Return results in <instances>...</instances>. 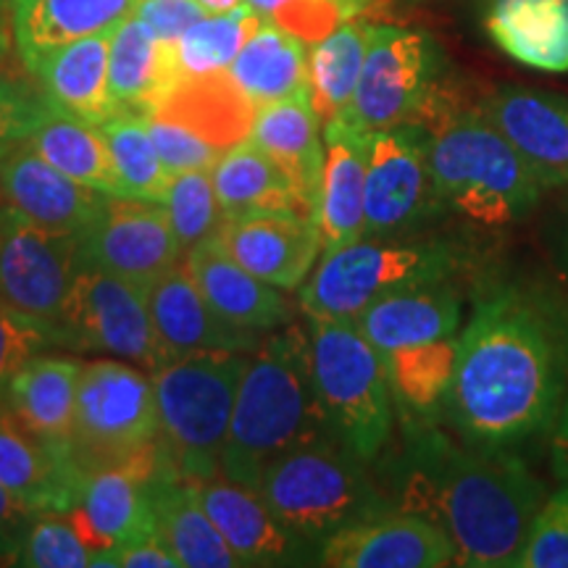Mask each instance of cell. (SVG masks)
I'll list each match as a JSON object with an SVG mask.
<instances>
[{
    "instance_id": "cell-1",
    "label": "cell",
    "mask_w": 568,
    "mask_h": 568,
    "mask_svg": "<svg viewBox=\"0 0 568 568\" xmlns=\"http://www.w3.org/2000/svg\"><path fill=\"white\" fill-rule=\"evenodd\" d=\"M566 397V351L548 314L514 287L479 301L445 408L460 437L485 450L518 445L552 429Z\"/></svg>"
},
{
    "instance_id": "cell-2",
    "label": "cell",
    "mask_w": 568,
    "mask_h": 568,
    "mask_svg": "<svg viewBox=\"0 0 568 568\" xmlns=\"http://www.w3.org/2000/svg\"><path fill=\"white\" fill-rule=\"evenodd\" d=\"M400 510L435 521L456 545V566L518 568L545 485L500 450L458 445L429 422H406L389 464Z\"/></svg>"
},
{
    "instance_id": "cell-3",
    "label": "cell",
    "mask_w": 568,
    "mask_h": 568,
    "mask_svg": "<svg viewBox=\"0 0 568 568\" xmlns=\"http://www.w3.org/2000/svg\"><path fill=\"white\" fill-rule=\"evenodd\" d=\"M324 435L329 432L316 397L308 329L287 324L247 358L222 453V477L258 489L272 460Z\"/></svg>"
},
{
    "instance_id": "cell-4",
    "label": "cell",
    "mask_w": 568,
    "mask_h": 568,
    "mask_svg": "<svg viewBox=\"0 0 568 568\" xmlns=\"http://www.w3.org/2000/svg\"><path fill=\"white\" fill-rule=\"evenodd\" d=\"M418 124L429 132L432 172L445 209L479 226L514 224L535 209L545 187L479 105L458 103L443 88Z\"/></svg>"
},
{
    "instance_id": "cell-5",
    "label": "cell",
    "mask_w": 568,
    "mask_h": 568,
    "mask_svg": "<svg viewBox=\"0 0 568 568\" xmlns=\"http://www.w3.org/2000/svg\"><path fill=\"white\" fill-rule=\"evenodd\" d=\"M366 466L324 435L272 460L261 474L258 495L284 527L318 550L335 531L397 508Z\"/></svg>"
},
{
    "instance_id": "cell-6",
    "label": "cell",
    "mask_w": 568,
    "mask_h": 568,
    "mask_svg": "<svg viewBox=\"0 0 568 568\" xmlns=\"http://www.w3.org/2000/svg\"><path fill=\"white\" fill-rule=\"evenodd\" d=\"M311 366L326 432L364 464L393 437L395 400L382 353L353 322L308 318Z\"/></svg>"
},
{
    "instance_id": "cell-7",
    "label": "cell",
    "mask_w": 568,
    "mask_h": 568,
    "mask_svg": "<svg viewBox=\"0 0 568 568\" xmlns=\"http://www.w3.org/2000/svg\"><path fill=\"white\" fill-rule=\"evenodd\" d=\"M251 353L209 351L153 372L161 445L182 477H222V453Z\"/></svg>"
},
{
    "instance_id": "cell-8",
    "label": "cell",
    "mask_w": 568,
    "mask_h": 568,
    "mask_svg": "<svg viewBox=\"0 0 568 568\" xmlns=\"http://www.w3.org/2000/svg\"><path fill=\"white\" fill-rule=\"evenodd\" d=\"M460 253L443 240L382 243L379 237L324 253L305 280L301 311L305 318L353 322L374 301L416 284L445 282L460 268Z\"/></svg>"
},
{
    "instance_id": "cell-9",
    "label": "cell",
    "mask_w": 568,
    "mask_h": 568,
    "mask_svg": "<svg viewBox=\"0 0 568 568\" xmlns=\"http://www.w3.org/2000/svg\"><path fill=\"white\" fill-rule=\"evenodd\" d=\"M71 450L84 471L153 460L161 418L153 376L119 358L88 361L77 389Z\"/></svg>"
},
{
    "instance_id": "cell-10",
    "label": "cell",
    "mask_w": 568,
    "mask_h": 568,
    "mask_svg": "<svg viewBox=\"0 0 568 568\" xmlns=\"http://www.w3.org/2000/svg\"><path fill=\"white\" fill-rule=\"evenodd\" d=\"M443 90V51L429 32L376 24L343 119L366 132L418 124Z\"/></svg>"
},
{
    "instance_id": "cell-11",
    "label": "cell",
    "mask_w": 568,
    "mask_h": 568,
    "mask_svg": "<svg viewBox=\"0 0 568 568\" xmlns=\"http://www.w3.org/2000/svg\"><path fill=\"white\" fill-rule=\"evenodd\" d=\"M55 326L61 351L130 361L148 374L169 364L145 293L101 268L82 264Z\"/></svg>"
},
{
    "instance_id": "cell-12",
    "label": "cell",
    "mask_w": 568,
    "mask_h": 568,
    "mask_svg": "<svg viewBox=\"0 0 568 568\" xmlns=\"http://www.w3.org/2000/svg\"><path fill=\"white\" fill-rule=\"evenodd\" d=\"M439 201L424 124H397L372 132L366 163V237L414 230Z\"/></svg>"
},
{
    "instance_id": "cell-13",
    "label": "cell",
    "mask_w": 568,
    "mask_h": 568,
    "mask_svg": "<svg viewBox=\"0 0 568 568\" xmlns=\"http://www.w3.org/2000/svg\"><path fill=\"white\" fill-rule=\"evenodd\" d=\"M80 268V234L42 230L0 203V305L55 324Z\"/></svg>"
},
{
    "instance_id": "cell-14",
    "label": "cell",
    "mask_w": 568,
    "mask_h": 568,
    "mask_svg": "<svg viewBox=\"0 0 568 568\" xmlns=\"http://www.w3.org/2000/svg\"><path fill=\"white\" fill-rule=\"evenodd\" d=\"M80 255L84 266L101 268L148 293L187 253L176 240L166 205L109 195L95 222L80 234Z\"/></svg>"
},
{
    "instance_id": "cell-15",
    "label": "cell",
    "mask_w": 568,
    "mask_h": 568,
    "mask_svg": "<svg viewBox=\"0 0 568 568\" xmlns=\"http://www.w3.org/2000/svg\"><path fill=\"white\" fill-rule=\"evenodd\" d=\"M161 456L163 445L153 460L98 468L88 477L69 518L90 545L92 566H111L119 550L155 537L151 477L159 471Z\"/></svg>"
},
{
    "instance_id": "cell-16",
    "label": "cell",
    "mask_w": 568,
    "mask_h": 568,
    "mask_svg": "<svg viewBox=\"0 0 568 568\" xmlns=\"http://www.w3.org/2000/svg\"><path fill=\"white\" fill-rule=\"evenodd\" d=\"M216 243L253 276L284 293L301 290L322 258L318 222L295 211H253L224 219Z\"/></svg>"
},
{
    "instance_id": "cell-17",
    "label": "cell",
    "mask_w": 568,
    "mask_h": 568,
    "mask_svg": "<svg viewBox=\"0 0 568 568\" xmlns=\"http://www.w3.org/2000/svg\"><path fill=\"white\" fill-rule=\"evenodd\" d=\"M329 568L456 566V545L429 518L389 510L335 531L318 545L316 564Z\"/></svg>"
},
{
    "instance_id": "cell-18",
    "label": "cell",
    "mask_w": 568,
    "mask_h": 568,
    "mask_svg": "<svg viewBox=\"0 0 568 568\" xmlns=\"http://www.w3.org/2000/svg\"><path fill=\"white\" fill-rule=\"evenodd\" d=\"M88 477L74 453L27 429L0 397V485L27 514H69Z\"/></svg>"
},
{
    "instance_id": "cell-19",
    "label": "cell",
    "mask_w": 568,
    "mask_h": 568,
    "mask_svg": "<svg viewBox=\"0 0 568 568\" xmlns=\"http://www.w3.org/2000/svg\"><path fill=\"white\" fill-rule=\"evenodd\" d=\"M205 514L222 531L240 566H305L316 564V548L293 535L272 514L258 489L226 477L195 481Z\"/></svg>"
},
{
    "instance_id": "cell-20",
    "label": "cell",
    "mask_w": 568,
    "mask_h": 568,
    "mask_svg": "<svg viewBox=\"0 0 568 568\" xmlns=\"http://www.w3.org/2000/svg\"><path fill=\"white\" fill-rule=\"evenodd\" d=\"M148 308L169 361L209 351L253 353L264 335L240 329L213 311L187 264H176L148 287Z\"/></svg>"
},
{
    "instance_id": "cell-21",
    "label": "cell",
    "mask_w": 568,
    "mask_h": 568,
    "mask_svg": "<svg viewBox=\"0 0 568 568\" xmlns=\"http://www.w3.org/2000/svg\"><path fill=\"white\" fill-rule=\"evenodd\" d=\"M479 109L521 153L545 190L568 184L566 95L503 84L481 98Z\"/></svg>"
},
{
    "instance_id": "cell-22",
    "label": "cell",
    "mask_w": 568,
    "mask_h": 568,
    "mask_svg": "<svg viewBox=\"0 0 568 568\" xmlns=\"http://www.w3.org/2000/svg\"><path fill=\"white\" fill-rule=\"evenodd\" d=\"M0 195L21 216L59 234H82L109 201L61 174L27 142L0 159Z\"/></svg>"
},
{
    "instance_id": "cell-23",
    "label": "cell",
    "mask_w": 568,
    "mask_h": 568,
    "mask_svg": "<svg viewBox=\"0 0 568 568\" xmlns=\"http://www.w3.org/2000/svg\"><path fill=\"white\" fill-rule=\"evenodd\" d=\"M372 132L347 119L324 124V172L318 197L322 255L366 237V163Z\"/></svg>"
},
{
    "instance_id": "cell-24",
    "label": "cell",
    "mask_w": 568,
    "mask_h": 568,
    "mask_svg": "<svg viewBox=\"0 0 568 568\" xmlns=\"http://www.w3.org/2000/svg\"><path fill=\"white\" fill-rule=\"evenodd\" d=\"M184 264L195 276L197 287H201L205 301L213 305V311L240 329L266 337L282 326L293 324L295 311L284 290L258 280L240 266L216 243V237L187 251Z\"/></svg>"
},
{
    "instance_id": "cell-25",
    "label": "cell",
    "mask_w": 568,
    "mask_h": 568,
    "mask_svg": "<svg viewBox=\"0 0 568 568\" xmlns=\"http://www.w3.org/2000/svg\"><path fill=\"white\" fill-rule=\"evenodd\" d=\"M182 80L176 45L163 42L138 13L111 34L109 95L113 113L151 116Z\"/></svg>"
},
{
    "instance_id": "cell-26",
    "label": "cell",
    "mask_w": 568,
    "mask_h": 568,
    "mask_svg": "<svg viewBox=\"0 0 568 568\" xmlns=\"http://www.w3.org/2000/svg\"><path fill=\"white\" fill-rule=\"evenodd\" d=\"M151 503L155 514V535L163 539L182 568H237L222 531L205 514L193 479L176 471L163 450L159 471L151 477Z\"/></svg>"
},
{
    "instance_id": "cell-27",
    "label": "cell",
    "mask_w": 568,
    "mask_h": 568,
    "mask_svg": "<svg viewBox=\"0 0 568 568\" xmlns=\"http://www.w3.org/2000/svg\"><path fill=\"white\" fill-rule=\"evenodd\" d=\"M251 140L280 163L295 184L311 219L318 222L324 172V124L308 92L261 105L255 111Z\"/></svg>"
},
{
    "instance_id": "cell-28",
    "label": "cell",
    "mask_w": 568,
    "mask_h": 568,
    "mask_svg": "<svg viewBox=\"0 0 568 568\" xmlns=\"http://www.w3.org/2000/svg\"><path fill=\"white\" fill-rule=\"evenodd\" d=\"M361 335L382 355L456 337L460 326V297L450 284L432 282L397 290L353 318Z\"/></svg>"
},
{
    "instance_id": "cell-29",
    "label": "cell",
    "mask_w": 568,
    "mask_h": 568,
    "mask_svg": "<svg viewBox=\"0 0 568 568\" xmlns=\"http://www.w3.org/2000/svg\"><path fill=\"white\" fill-rule=\"evenodd\" d=\"M82 368L84 361L71 355L40 353L13 374L0 397L27 429L45 443L71 450Z\"/></svg>"
},
{
    "instance_id": "cell-30",
    "label": "cell",
    "mask_w": 568,
    "mask_h": 568,
    "mask_svg": "<svg viewBox=\"0 0 568 568\" xmlns=\"http://www.w3.org/2000/svg\"><path fill=\"white\" fill-rule=\"evenodd\" d=\"M140 0H11L13 38L27 74L55 48L109 32Z\"/></svg>"
},
{
    "instance_id": "cell-31",
    "label": "cell",
    "mask_w": 568,
    "mask_h": 568,
    "mask_svg": "<svg viewBox=\"0 0 568 568\" xmlns=\"http://www.w3.org/2000/svg\"><path fill=\"white\" fill-rule=\"evenodd\" d=\"M113 30L67 42V45L48 53L30 71L53 109L98 126L113 116L109 95V53Z\"/></svg>"
},
{
    "instance_id": "cell-32",
    "label": "cell",
    "mask_w": 568,
    "mask_h": 568,
    "mask_svg": "<svg viewBox=\"0 0 568 568\" xmlns=\"http://www.w3.org/2000/svg\"><path fill=\"white\" fill-rule=\"evenodd\" d=\"M485 24L508 59L548 74L568 71V0H493Z\"/></svg>"
},
{
    "instance_id": "cell-33",
    "label": "cell",
    "mask_w": 568,
    "mask_h": 568,
    "mask_svg": "<svg viewBox=\"0 0 568 568\" xmlns=\"http://www.w3.org/2000/svg\"><path fill=\"white\" fill-rule=\"evenodd\" d=\"M255 111L258 105L237 88L230 71H219L205 77H182L155 113L201 134L219 151H230L251 138Z\"/></svg>"
},
{
    "instance_id": "cell-34",
    "label": "cell",
    "mask_w": 568,
    "mask_h": 568,
    "mask_svg": "<svg viewBox=\"0 0 568 568\" xmlns=\"http://www.w3.org/2000/svg\"><path fill=\"white\" fill-rule=\"evenodd\" d=\"M226 71L258 109L284 101L308 92V42L264 19Z\"/></svg>"
},
{
    "instance_id": "cell-35",
    "label": "cell",
    "mask_w": 568,
    "mask_h": 568,
    "mask_svg": "<svg viewBox=\"0 0 568 568\" xmlns=\"http://www.w3.org/2000/svg\"><path fill=\"white\" fill-rule=\"evenodd\" d=\"M211 180L224 219L253 211H295L311 219L293 180L251 138L224 151L213 166Z\"/></svg>"
},
{
    "instance_id": "cell-36",
    "label": "cell",
    "mask_w": 568,
    "mask_h": 568,
    "mask_svg": "<svg viewBox=\"0 0 568 568\" xmlns=\"http://www.w3.org/2000/svg\"><path fill=\"white\" fill-rule=\"evenodd\" d=\"M27 145L51 166L59 169L61 174L71 176L84 187L113 197H124L122 180L113 169L109 145H105V138L98 124L82 122V119L51 109L38 130L30 134Z\"/></svg>"
},
{
    "instance_id": "cell-37",
    "label": "cell",
    "mask_w": 568,
    "mask_h": 568,
    "mask_svg": "<svg viewBox=\"0 0 568 568\" xmlns=\"http://www.w3.org/2000/svg\"><path fill=\"white\" fill-rule=\"evenodd\" d=\"M387 366L393 400L406 422L435 424L437 414L447 408L453 376L458 361V337L437 343L400 347L382 355Z\"/></svg>"
},
{
    "instance_id": "cell-38",
    "label": "cell",
    "mask_w": 568,
    "mask_h": 568,
    "mask_svg": "<svg viewBox=\"0 0 568 568\" xmlns=\"http://www.w3.org/2000/svg\"><path fill=\"white\" fill-rule=\"evenodd\" d=\"M376 21L358 17L339 24L308 51V95L322 124L351 109Z\"/></svg>"
},
{
    "instance_id": "cell-39",
    "label": "cell",
    "mask_w": 568,
    "mask_h": 568,
    "mask_svg": "<svg viewBox=\"0 0 568 568\" xmlns=\"http://www.w3.org/2000/svg\"><path fill=\"white\" fill-rule=\"evenodd\" d=\"M109 145L113 169L122 180L124 197L163 203L174 176L166 172L155 142L148 130V119L140 113H113L101 124Z\"/></svg>"
},
{
    "instance_id": "cell-40",
    "label": "cell",
    "mask_w": 568,
    "mask_h": 568,
    "mask_svg": "<svg viewBox=\"0 0 568 568\" xmlns=\"http://www.w3.org/2000/svg\"><path fill=\"white\" fill-rule=\"evenodd\" d=\"M264 21L251 3L237 6L226 13H209L195 21L176 42V67L182 77L219 74L232 67L237 53Z\"/></svg>"
},
{
    "instance_id": "cell-41",
    "label": "cell",
    "mask_w": 568,
    "mask_h": 568,
    "mask_svg": "<svg viewBox=\"0 0 568 568\" xmlns=\"http://www.w3.org/2000/svg\"><path fill=\"white\" fill-rule=\"evenodd\" d=\"M163 205L172 216V226L184 253L193 251L205 240L216 237L224 224V213L222 205H219L211 172L176 174Z\"/></svg>"
},
{
    "instance_id": "cell-42",
    "label": "cell",
    "mask_w": 568,
    "mask_h": 568,
    "mask_svg": "<svg viewBox=\"0 0 568 568\" xmlns=\"http://www.w3.org/2000/svg\"><path fill=\"white\" fill-rule=\"evenodd\" d=\"M261 17L314 45L345 21L368 17L376 0H247Z\"/></svg>"
},
{
    "instance_id": "cell-43",
    "label": "cell",
    "mask_w": 568,
    "mask_h": 568,
    "mask_svg": "<svg viewBox=\"0 0 568 568\" xmlns=\"http://www.w3.org/2000/svg\"><path fill=\"white\" fill-rule=\"evenodd\" d=\"M17 566L27 568H88L92 550L69 514H32L21 537Z\"/></svg>"
},
{
    "instance_id": "cell-44",
    "label": "cell",
    "mask_w": 568,
    "mask_h": 568,
    "mask_svg": "<svg viewBox=\"0 0 568 568\" xmlns=\"http://www.w3.org/2000/svg\"><path fill=\"white\" fill-rule=\"evenodd\" d=\"M59 347V326L24 311L0 305V395L9 387L13 374L34 355Z\"/></svg>"
},
{
    "instance_id": "cell-45",
    "label": "cell",
    "mask_w": 568,
    "mask_h": 568,
    "mask_svg": "<svg viewBox=\"0 0 568 568\" xmlns=\"http://www.w3.org/2000/svg\"><path fill=\"white\" fill-rule=\"evenodd\" d=\"M51 109V101L32 74L0 80V159L24 145Z\"/></svg>"
},
{
    "instance_id": "cell-46",
    "label": "cell",
    "mask_w": 568,
    "mask_h": 568,
    "mask_svg": "<svg viewBox=\"0 0 568 568\" xmlns=\"http://www.w3.org/2000/svg\"><path fill=\"white\" fill-rule=\"evenodd\" d=\"M145 119L155 151H159L163 166L172 176L184 172H213V166L224 155V151H219L216 145H211L209 140H203L201 134L174 122V119L159 116V113H151Z\"/></svg>"
},
{
    "instance_id": "cell-47",
    "label": "cell",
    "mask_w": 568,
    "mask_h": 568,
    "mask_svg": "<svg viewBox=\"0 0 568 568\" xmlns=\"http://www.w3.org/2000/svg\"><path fill=\"white\" fill-rule=\"evenodd\" d=\"M518 568H568V487L539 508Z\"/></svg>"
},
{
    "instance_id": "cell-48",
    "label": "cell",
    "mask_w": 568,
    "mask_h": 568,
    "mask_svg": "<svg viewBox=\"0 0 568 568\" xmlns=\"http://www.w3.org/2000/svg\"><path fill=\"white\" fill-rule=\"evenodd\" d=\"M134 13L169 45H176L195 21L209 17L197 0H140Z\"/></svg>"
},
{
    "instance_id": "cell-49",
    "label": "cell",
    "mask_w": 568,
    "mask_h": 568,
    "mask_svg": "<svg viewBox=\"0 0 568 568\" xmlns=\"http://www.w3.org/2000/svg\"><path fill=\"white\" fill-rule=\"evenodd\" d=\"M111 566H122V568H180V560L174 558V552L163 545V539L148 537L142 542H134L130 548L119 550L113 556Z\"/></svg>"
},
{
    "instance_id": "cell-50",
    "label": "cell",
    "mask_w": 568,
    "mask_h": 568,
    "mask_svg": "<svg viewBox=\"0 0 568 568\" xmlns=\"http://www.w3.org/2000/svg\"><path fill=\"white\" fill-rule=\"evenodd\" d=\"M30 518L32 514H27V510L9 495V489L0 485V535H3V539L13 550H17V558L21 548V537H24L27 527H30Z\"/></svg>"
},
{
    "instance_id": "cell-51",
    "label": "cell",
    "mask_w": 568,
    "mask_h": 568,
    "mask_svg": "<svg viewBox=\"0 0 568 568\" xmlns=\"http://www.w3.org/2000/svg\"><path fill=\"white\" fill-rule=\"evenodd\" d=\"M17 61L21 63L17 51V38H13L11 0H0V80L19 74Z\"/></svg>"
},
{
    "instance_id": "cell-52",
    "label": "cell",
    "mask_w": 568,
    "mask_h": 568,
    "mask_svg": "<svg viewBox=\"0 0 568 568\" xmlns=\"http://www.w3.org/2000/svg\"><path fill=\"white\" fill-rule=\"evenodd\" d=\"M552 429H556V435H552V471H556L560 485L568 487V397Z\"/></svg>"
},
{
    "instance_id": "cell-53",
    "label": "cell",
    "mask_w": 568,
    "mask_h": 568,
    "mask_svg": "<svg viewBox=\"0 0 568 568\" xmlns=\"http://www.w3.org/2000/svg\"><path fill=\"white\" fill-rule=\"evenodd\" d=\"M197 3H201L209 13H226L237 9V6H243L245 0H197Z\"/></svg>"
},
{
    "instance_id": "cell-54",
    "label": "cell",
    "mask_w": 568,
    "mask_h": 568,
    "mask_svg": "<svg viewBox=\"0 0 568 568\" xmlns=\"http://www.w3.org/2000/svg\"><path fill=\"white\" fill-rule=\"evenodd\" d=\"M0 566H17V550L0 535Z\"/></svg>"
},
{
    "instance_id": "cell-55",
    "label": "cell",
    "mask_w": 568,
    "mask_h": 568,
    "mask_svg": "<svg viewBox=\"0 0 568 568\" xmlns=\"http://www.w3.org/2000/svg\"><path fill=\"white\" fill-rule=\"evenodd\" d=\"M0 203H3V195H0Z\"/></svg>"
}]
</instances>
